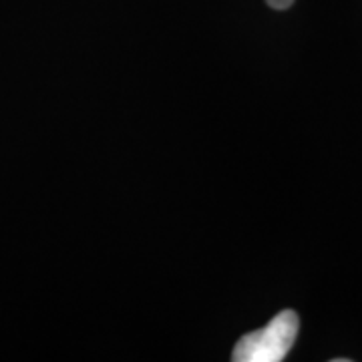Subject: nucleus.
<instances>
[{
	"instance_id": "nucleus-2",
	"label": "nucleus",
	"mask_w": 362,
	"mask_h": 362,
	"mask_svg": "<svg viewBox=\"0 0 362 362\" xmlns=\"http://www.w3.org/2000/svg\"><path fill=\"white\" fill-rule=\"evenodd\" d=\"M266 2L274 11H288L294 4V0H266Z\"/></svg>"
},
{
	"instance_id": "nucleus-1",
	"label": "nucleus",
	"mask_w": 362,
	"mask_h": 362,
	"mask_svg": "<svg viewBox=\"0 0 362 362\" xmlns=\"http://www.w3.org/2000/svg\"><path fill=\"white\" fill-rule=\"evenodd\" d=\"M300 320L294 310L280 312L256 332L240 338L232 352L233 362H282L294 346Z\"/></svg>"
}]
</instances>
